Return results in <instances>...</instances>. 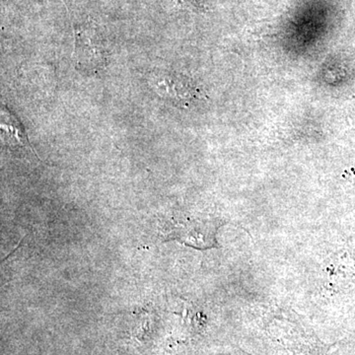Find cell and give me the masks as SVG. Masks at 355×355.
Segmentation results:
<instances>
[{"label": "cell", "instance_id": "cell-1", "mask_svg": "<svg viewBox=\"0 0 355 355\" xmlns=\"http://www.w3.org/2000/svg\"><path fill=\"white\" fill-rule=\"evenodd\" d=\"M76 53L78 64H84L86 69L100 67L103 60V50L98 35L85 28L77 30Z\"/></svg>", "mask_w": 355, "mask_h": 355}, {"label": "cell", "instance_id": "cell-2", "mask_svg": "<svg viewBox=\"0 0 355 355\" xmlns=\"http://www.w3.org/2000/svg\"><path fill=\"white\" fill-rule=\"evenodd\" d=\"M1 132L2 139L9 142L11 146L27 147V148L29 147L32 149L19 121L16 120L15 116L6 108L2 109L1 111Z\"/></svg>", "mask_w": 355, "mask_h": 355}]
</instances>
